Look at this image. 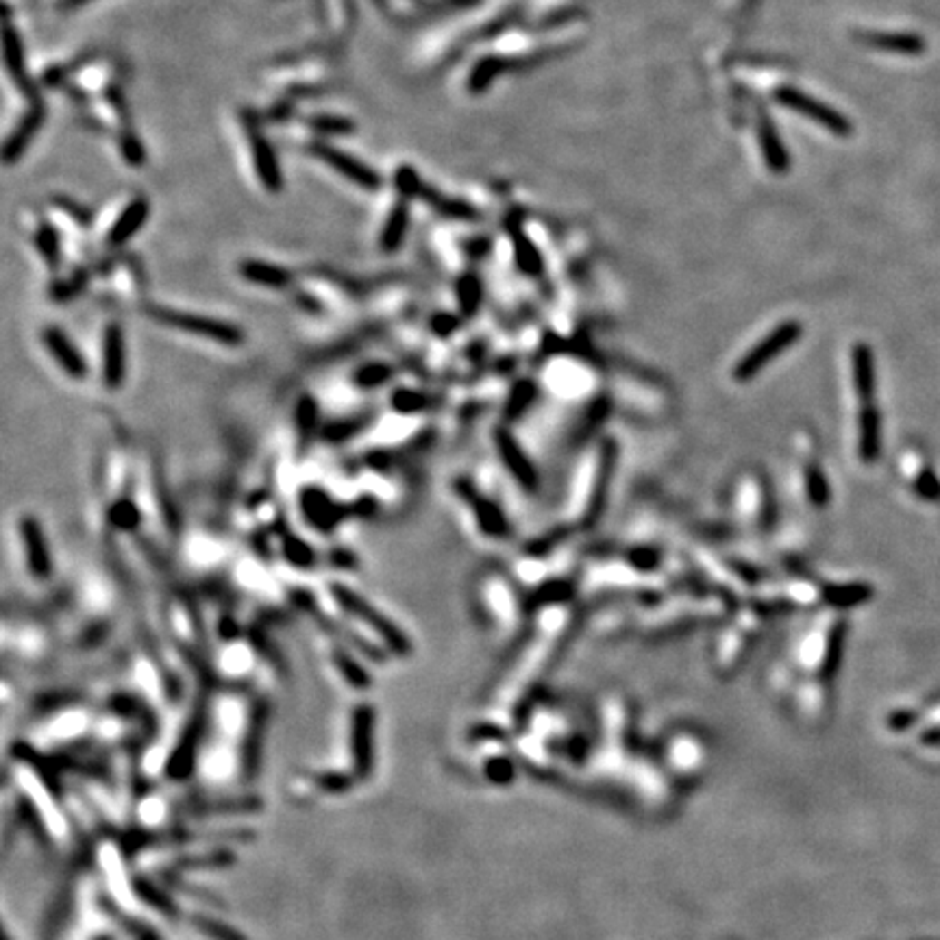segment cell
<instances>
[{
    "instance_id": "1",
    "label": "cell",
    "mask_w": 940,
    "mask_h": 940,
    "mask_svg": "<svg viewBox=\"0 0 940 940\" xmlns=\"http://www.w3.org/2000/svg\"><path fill=\"white\" fill-rule=\"evenodd\" d=\"M329 592L342 610L351 614L353 618H357V621L366 625V627H371L373 632L383 640L390 651H394V654L399 655L410 654L412 644L410 638L403 634V629L396 627V625L390 621L385 614L379 612L373 603H368L363 596H360L355 590L344 584H331Z\"/></svg>"
},
{
    "instance_id": "2",
    "label": "cell",
    "mask_w": 940,
    "mask_h": 940,
    "mask_svg": "<svg viewBox=\"0 0 940 940\" xmlns=\"http://www.w3.org/2000/svg\"><path fill=\"white\" fill-rule=\"evenodd\" d=\"M146 312H149V316L157 320V323L166 325V327L183 331V334L199 335V338L220 342V344H227V346H236L244 342L242 329L236 327V325H231V323H225V320L200 316V314L177 312V309L157 307V305H150Z\"/></svg>"
},
{
    "instance_id": "3",
    "label": "cell",
    "mask_w": 940,
    "mask_h": 940,
    "mask_svg": "<svg viewBox=\"0 0 940 940\" xmlns=\"http://www.w3.org/2000/svg\"><path fill=\"white\" fill-rule=\"evenodd\" d=\"M801 334V325L795 323V320L781 323L780 327H775L766 338L760 340L751 351L744 353L741 360L736 362V366H733V379H736V382H749V379H753L766 363L773 362L777 355H781V353L788 349V346L795 344Z\"/></svg>"
},
{
    "instance_id": "4",
    "label": "cell",
    "mask_w": 940,
    "mask_h": 940,
    "mask_svg": "<svg viewBox=\"0 0 940 940\" xmlns=\"http://www.w3.org/2000/svg\"><path fill=\"white\" fill-rule=\"evenodd\" d=\"M606 469H607V451L606 449L595 451V455H592V458L584 464V469H581L577 483L573 486L570 509H573L575 520L590 518L592 509L599 508L596 503H599L603 480H606Z\"/></svg>"
},
{
    "instance_id": "5",
    "label": "cell",
    "mask_w": 940,
    "mask_h": 940,
    "mask_svg": "<svg viewBox=\"0 0 940 940\" xmlns=\"http://www.w3.org/2000/svg\"><path fill=\"white\" fill-rule=\"evenodd\" d=\"M298 508H301L303 518L307 520V525L312 529L320 531V534H331L340 527L342 520L349 509L344 505L335 501L327 490H323L320 486H307L298 492Z\"/></svg>"
},
{
    "instance_id": "6",
    "label": "cell",
    "mask_w": 940,
    "mask_h": 940,
    "mask_svg": "<svg viewBox=\"0 0 940 940\" xmlns=\"http://www.w3.org/2000/svg\"><path fill=\"white\" fill-rule=\"evenodd\" d=\"M242 121H244V127H247L248 142H251L253 166H255V172H257V179L262 181V186L268 189V192H273V194L281 192V188H284V175H281V168H279V161H276V157H275L273 146H270L268 138H266L262 127H259L257 118L253 116V111H244Z\"/></svg>"
},
{
    "instance_id": "7",
    "label": "cell",
    "mask_w": 940,
    "mask_h": 940,
    "mask_svg": "<svg viewBox=\"0 0 940 940\" xmlns=\"http://www.w3.org/2000/svg\"><path fill=\"white\" fill-rule=\"evenodd\" d=\"M309 150H312V155L316 157V160L323 161V164H327L329 168H334L335 172H340L342 177L349 179V181L355 183V186H360L363 189H371V192L373 189L382 188V177H379L371 166L362 164L360 160H355L353 155L344 153V150L335 149V146H331L327 142H314L312 146H309Z\"/></svg>"
},
{
    "instance_id": "8",
    "label": "cell",
    "mask_w": 940,
    "mask_h": 940,
    "mask_svg": "<svg viewBox=\"0 0 940 940\" xmlns=\"http://www.w3.org/2000/svg\"><path fill=\"white\" fill-rule=\"evenodd\" d=\"M127 379V340L118 323H110L102 331V383L110 390H121Z\"/></svg>"
},
{
    "instance_id": "9",
    "label": "cell",
    "mask_w": 940,
    "mask_h": 940,
    "mask_svg": "<svg viewBox=\"0 0 940 940\" xmlns=\"http://www.w3.org/2000/svg\"><path fill=\"white\" fill-rule=\"evenodd\" d=\"M20 536H23L26 567H29L31 575L35 579L46 581L53 575V557L40 520L35 516H24L20 520Z\"/></svg>"
},
{
    "instance_id": "10",
    "label": "cell",
    "mask_w": 940,
    "mask_h": 940,
    "mask_svg": "<svg viewBox=\"0 0 940 940\" xmlns=\"http://www.w3.org/2000/svg\"><path fill=\"white\" fill-rule=\"evenodd\" d=\"M42 340H44L48 353L55 357L59 368H62L68 377L83 379L85 374H88V363H85L83 355H81L77 346H74V342L70 340L62 329L46 327L44 334H42Z\"/></svg>"
},
{
    "instance_id": "11",
    "label": "cell",
    "mask_w": 940,
    "mask_h": 940,
    "mask_svg": "<svg viewBox=\"0 0 940 940\" xmlns=\"http://www.w3.org/2000/svg\"><path fill=\"white\" fill-rule=\"evenodd\" d=\"M44 118H46L44 102H42L40 99H35L34 102H31L29 111L24 113L23 121L18 122V127L14 129V133L9 135V140L3 146V157L7 164H14V161H18L20 157H23L26 146H29L31 140H34V135L40 131L42 124H44Z\"/></svg>"
},
{
    "instance_id": "12",
    "label": "cell",
    "mask_w": 940,
    "mask_h": 940,
    "mask_svg": "<svg viewBox=\"0 0 940 940\" xmlns=\"http://www.w3.org/2000/svg\"><path fill=\"white\" fill-rule=\"evenodd\" d=\"M3 48H5V66H7L9 74H12V79L15 81V85H18V88L23 90L31 101L40 99V96H37L35 88H34V83H31L29 73H26V57H24L23 37H20V34L14 29L12 24H9V20H7V23H5Z\"/></svg>"
},
{
    "instance_id": "13",
    "label": "cell",
    "mask_w": 940,
    "mask_h": 940,
    "mask_svg": "<svg viewBox=\"0 0 940 940\" xmlns=\"http://www.w3.org/2000/svg\"><path fill=\"white\" fill-rule=\"evenodd\" d=\"M777 99L784 102V105L790 107V110L801 111L803 116L812 118V121L820 122V124H823V127L831 129V131L845 133L847 129H849V127H847L845 118L838 116V113H836V111L828 110V107H823V105H820V102L808 99V96H803V94H799V92L784 90V92H780V94H777Z\"/></svg>"
},
{
    "instance_id": "14",
    "label": "cell",
    "mask_w": 940,
    "mask_h": 940,
    "mask_svg": "<svg viewBox=\"0 0 940 940\" xmlns=\"http://www.w3.org/2000/svg\"><path fill=\"white\" fill-rule=\"evenodd\" d=\"M149 200L142 197L133 199L131 203L122 209V214L118 216V220L113 222L110 237H107L111 247H122L124 242L131 240L135 233L144 227L146 218H149Z\"/></svg>"
},
{
    "instance_id": "15",
    "label": "cell",
    "mask_w": 940,
    "mask_h": 940,
    "mask_svg": "<svg viewBox=\"0 0 940 940\" xmlns=\"http://www.w3.org/2000/svg\"><path fill=\"white\" fill-rule=\"evenodd\" d=\"M407 227H410V205L407 200H396L392 211L388 214V218L383 222V229L379 233V248L383 253H396L403 247V240L407 236Z\"/></svg>"
},
{
    "instance_id": "16",
    "label": "cell",
    "mask_w": 940,
    "mask_h": 940,
    "mask_svg": "<svg viewBox=\"0 0 940 940\" xmlns=\"http://www.w3.org/2000/svg\"><path fill=\"white\" fill-rule=\"evenodd\" d=\"M240 275L248 284L273 287V290H281V287H287L292 284L290 270L268 262H259V259H247V262H242Z\"/></svg>"
},
{
    "instance_id": "17",
    "label": "cell",
    "mask_w": 940,
    "mask_h": 940,
    "mask_svg": "<svg viewBox=\"0 0 940 940\" xmlns=\"http://www.w3.org/2000/svg\"><path fill=\"white\" fill-rule=\"evenodd\" d=\"M461 490L466 492V499H469L472 509H475L477 525H480V529L483 531V534L492 536V538H501L505 531H508V525H505L501 509H499L492 501H488V499L477 497V494L469 490V488H461Z\"/></svg>"
},
{
    "instance_id": "18",
    "label": "cell",
    "mask_w": 940,
    "mask_h": 940,
    "mask_svg": "<svg viewBox=\"0 0 940 940\" xmlns=\"http://www.w3.org/2000/svg\"><path fill=\"white\" fill-rule=\"evenodd\" d=\"M497 447L501 453L503 464H508V469L518 481L523 483H534V472H531L529 461L525 460V455L520 453L518 447L514 444V440L508 433H497Z\"/></svg>"
},
{
    "instance_id": "19",
    "label": "cell",
    "mask_w": 940,
    "mask_h": 940,
    "mask_svg": "<svg viewBox=\"0 0 940 940\" xmlns=\"http://www.w3.org/2000/svg\"><path fill=\"white\" fill-rule=\"evenodd\" d=\"M281 553H284L286 562L290 564V567L301 568V570L316 567V562H318L316 548L309 545L307 540H303L301 536L287 534L284 538V542H281Z\"/></svg>"
},
{
    "instance_id": "20",
    "label": "cell",
    "mask_w": 940,
    "mask_h": 940,
    "mask_svg": "<svg viewBox=\"0 0 940 940\" xmlns=\"http://www.w3.org/2000/svg\"><path fill=\"white\" fill-rule=\"evenodd\" d=\"M107 520L118 531H135L142 523V512L131 499H118L107 509Z\"/></svg>"
},
{
    "instance_id": "21",
    "label": "cell",
    "mask_w": 940,
    "mask_h": 940,
    "mask_svg": "<svg viewBox=\"0 0 940 940\" xmlns=\"http://www.w3.org/2000/svg\"><path fill=\"white\" fill-rule=\"evenodd\" d=\"M295 427L298 431V436H301L303 440H309L316 433V427H318V405H316V399L309 394H303L301 399H298V403L295 407Z\"/></svg>"
},
{
    "instance_id": "22",
    "label": "cell",
    "mask_w": 940,
    "mask_h": 940,
    "mask_svg": "<svg viewBox=\"0 0 940 940\" xmlns=\"http://www.w3.org/2000/svg\"><path fill=\"white\" fill-rule=\"evenodd\" d=\"M392 377H394V368L390 366V363L371 362V363H363L360 371L353 374V382H355L357 388L373 390V388H379V385L388 383Z\"/></svg>"
},
{
    "instance_id": "23",
    "label": "cell",
    "mask_w": 940,
    "mask_h": 940,
    "mask_svg": "<svg viewBox=\"0 0 940 940\" xmlns=\"http://www.w3.org/2000/svg\"><path fill=\"white\" fill-rule=\"evenodd\" d=\"M390 403H392V410L396 412V414H418V412H422L425 407L429 405V399L425 394H421L418 390H412V388H396L392 392V399H390Z\"/></svg>"
},
{
    "instance_id": "24",
    "label": "cell",
    "mask_w": 940,
    "mask_h": 940,
    "mask_svg": "<svg viewBox=\"0 0 940 940\" xmlns=\"http://www.w3.org/2000/svg\"><path fill=\"white\" fill-rule=\"evenodd\" d=\"M458 301H460L461 312H464L466 316H472V314L477 312V307H480V303H481V284L475 275L460 276Z\"/></svg>"
},
{
    "instance_id": "25",
    "label": "cell",
    "mask_w": 940,
    "mask_h": 940,
    "mask_svg": "<svg viewBox=\"0 0 940 940\" xmlns=\"http://www.w3.org/2000/svg\"><path fill=\"white\" fill-rule=\"evenodd\" d=\"M334 662H335V666H338V671L342 673V677H344L351 686H355V688L371 686V677H368V673L363 671V668L360 666V662L353 660L346 651H340V649L335 651Z\"/></svg>"
},
{
    "instance_id": "26",
    "label": "cell",
    "mask_w": 940,
    "mask_h": 940,
    "mask_svg": "<svg viewBox=\"0 0 940 940\" xmlns=\"http://www.w3.org/2000/svg\"><path fill=\"white\" fill-rule=\"evenodd\" d=\"M35 244L37 248H40L42 257L46 259V264L51 266V268H57L59 262H62V247H59L57 231L53 229V227L42 225L35 233Z\"/></svg>"
},
{
    "instance_id": "27",
    "label": "cell",
    "mask_w": 940,
    "mask_h": 940,
    "mask_svg": "<svg viewBox=\"0 0 940 940\" xmlns=\"http://www.w3.org/2000/svg\"><path fill=\"white\" fill-rule=\"evenodd\" d=\"M307 124L320 135H349L355 131V122L349 121V118L327 116V113H320V116L309 118Z\"/></svg>"
},
{
    "instance_id": "28",
    "label": "cell",
    "mask_w": 940,
    "mask_h": 940,
    "mask_svg": "<svg viewBox=\"0 0 940 940\" xmlns=\"http://www.w3.org/2000/svg\"><path fill=\"white\" fill-rule=\"evenodd\" d=\"M760 142H762L766 160H769V164L773 166L775 170L786 168V153L784 149H781V144L777 142V135L773 129H770V124H762V129H760Z\"/></svg>"
},
{
    "instance_id": "29",
    "label": "cell",
    "mask_w": 940,
    "mask_h": 940,
    "mask_svg": "<svg viewBox=\"0 0 940 940\" xmlns=\"http://www.w3.org/2000/svg\"><path fill=\"white\" fill-rule=\"evenodd\" d=\"M499 70H501V63H499L497 59H483V62L477 63L475 70H472V74L469 79V90L470 92L486 90L488 83L497 77Z\"/></svg>"
},
{
    "instance_id": "30",
    "label": "cell",
    "mask_w": 940,
    "mask_h": 940,
    "mask_svg": "<svg viewBox=\"0 0 940 940\" xmlns=\"http://www.w3.org/2000/svg\"><path fill=\"white\" fill-rule=\"evenodd\" d=\"M363 425H366V422H363V416L351 418V421L334 422V425L325 427L323 438L327 440V442H342V440H349L355 436V433H360V429Z\"/></svg>"
},
{
    "instance_id": "31",
    "label": "cell",
    "mask_w": 940,
    "mask_h": 940,
    "mask_svg": "<svg viewBox=\"0 0 940 940\" xmlns=\"http://www.w3.org/2000/svg\"><path fill=\"white\" fill-rule=\"evenodd\" d=\"M121 150L124 155V160L129 161L131 166H142L144 164V146L142 142H140L138 138H135L133 133H124L121 138Z\"/></svg>"
},
{
    "instance_id": "32",
    "label": "cell",
    "mask_w": 940,
    "mask_h": 940,
    "mask_svg": "<svg viewBox=\"0 0 940 940\" xmlns=\"http://www.w3.org/2000/svg\"><path fill=\"white\" fill-rule=\"evenodd\" d=\"M329 562L338 568H355L357 567V556L349 548H334L329 553Z\"/></svg>"
},
{
    "instance_id": "33",
    "label": "cell",
    "mask_w": 940,
    "mask_h": 940,
    "mask_svg": "<svg viewBox=\"0 0 940 940\" xmlns=\"http://www.w3.org/2000/svg\"><path fill=\"white\" fill-rule=\"evenodd\" d=\"M455 329V318L451 314H436L431 320V331L436 335H449Z\"/></svg>"
},
{
    "instance_id": "34",
    "label": "cell",
    "mask_w": 940,
    "mask_h": 940,
    "mask_svg": "<svg viewBox=\"0 0 940 940\" xmlns=\"http://www.w3.org/2000/svg\"><path fill=\"white\" fill-rule=\"evenodd\" d=\"M92 3V0H57V9H62V12H68V9H77V7H83V5Z\"/></svg>"
},
{
    "instance_id": "35",
    "label": "cell",
    "mask_w": 940,
    "mask_h": 940,
    "mask_svg": "<svg viewBox=\"0 0 940 940\" xmlns=\"http://www.w3.org/2000/svg\"><path fill=\"white\" fill-rule=\"evenodd\" d=\"M209 923H211V921H205V918H199V925L203 927L205 932H218V929H216L214 925H209ZM222 936H225L227 940H240V938H237L236 934H233V932H222Z\"/></svg>"
}]
</instances>
